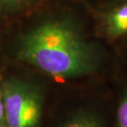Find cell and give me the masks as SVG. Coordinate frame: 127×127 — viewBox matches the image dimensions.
Listing matches in <instances>:
<instances>
[{"mask_svg": "<svg viewBox=\"0 0 127 127\" xmlns=\"http://www.w3.org/2000/svg\"><path fill=\"white\" fill-rule=\"evenodd\" d=\"M21 54L27 62L60 79L93 74L108 59L101 45L88 39L69 17L48 20L33 29L22 43Z\"/></svg>", "mask_w": 127, "mask_h": 127, "instance_id": "cell-1", "label": "cell"}, {"mask_svg": "<svg viewBox=\"0 0 127 127\" xmlns=\"http://www.w3.org/2000/svg\"><path fill=\"white\" fill-rule=\"evenodd\" d=\"M7 127H36L41 106L31 88L18 82H7L1 88Z\"/></svg>", "mask_w": 127, "mask_h": 127, "instance_id": "cell-2", "label": "cell"}, {"mask_svg": "<svg viewBox=\"0 0 127 127\" xmlns=\"http://www.w3.org/2000/svg\"><path fill=\"white\" fill-rule=\"evenodd\" d=\"M94 17L99 35L115 42L127 37V0H110L99 6Z\"/></svg>", "mask_w": 127, "mask_h": 127, "instance_id": "cell-3", "label": "cell"}, {"mask_svg": "<svg viewBox=\"0 0 127 127\" xmlns=\"http://www.w3.org/2000/svg\"><path fill=\"white\" fill-rule=\"evenodd\" d=\"M62 127H116L115 116L110 119L105 114L81 110L73 114Z\"/></svg>", "mask_w": 127, "mask_h": 127, "instance_id": "cell-4", "label": "cell"}, {"mask_svg": "<svg viewBox=\"0 0 127 127\" xmlns=\"http://www.w3.org/2000/svg\"><path fill=\"white\" fill-rule=\"evenodd\" d=\"M114 100L116 127H127V81L119 85Z\"/></svg>", "mask_w": 127, "mask_h": 127, "instance_id": "cell-5", "label": "cell"}, {"mask_svg": "<svg viewBox=\"0 0 127 127\" xmlns=\"http://www.w3.org/2000/svg\"><path fill=\"white\" fill-rule=\"evenodd\" d=\"M0 127H7L6 118H5L4 105H3V100H2L1 88H0Z\"/></svg>", "mask_w": 127, "mask_h": 127, "instance_id": "cell-6", "label": "cell"}, {"mask_svg": "<svg viewBox=\"0 0 127 127\" xmlns=\"http://www.w3.org/2000/svg\"><path fill=\"white\" fill-rule=\"evenodd\" d=\"M28 0H0V6H12L26 2Z\"/></svg>", "mask_w": 127, "mask_h": 127, "instance_id": "cell-7", "label": "cell"}]
</instances>
